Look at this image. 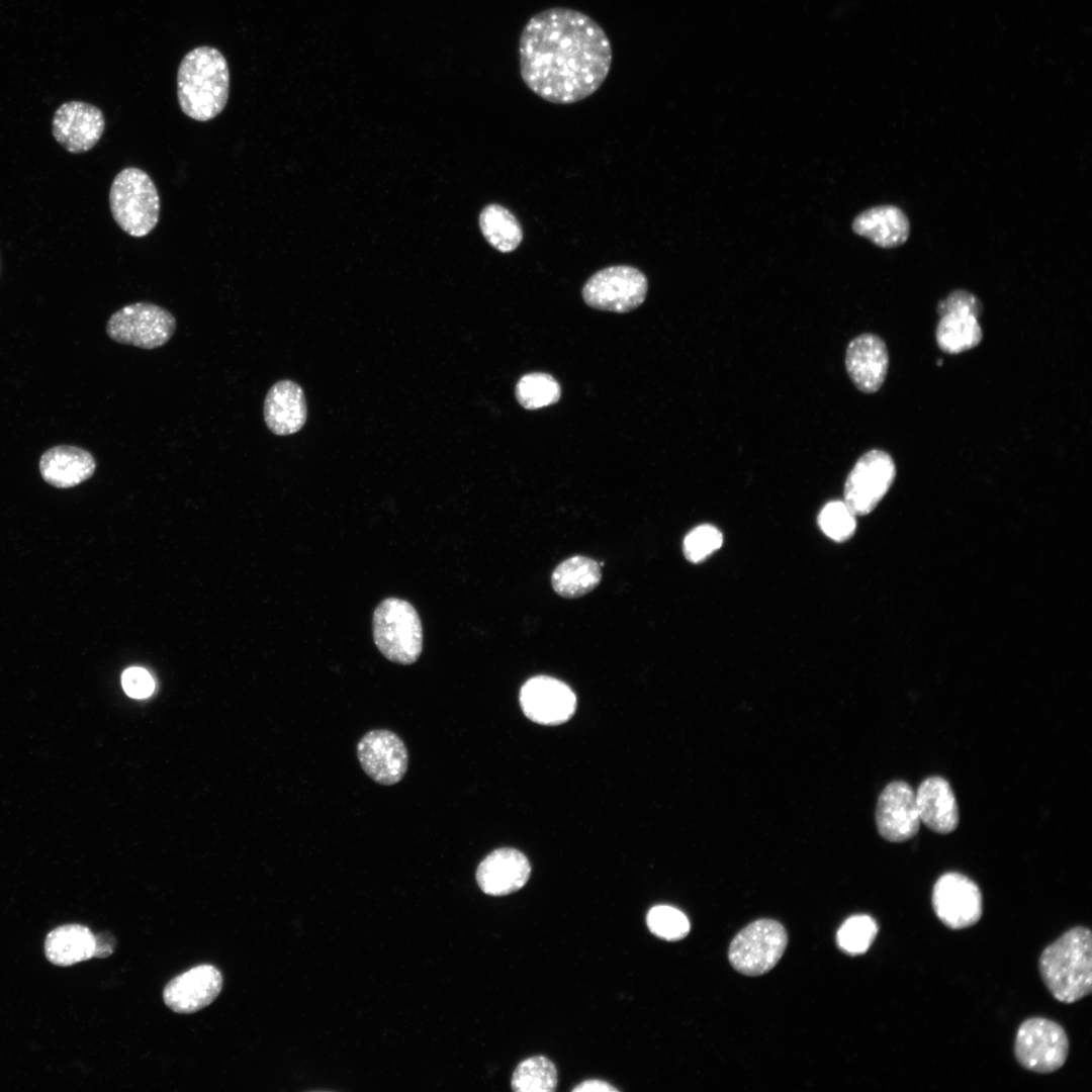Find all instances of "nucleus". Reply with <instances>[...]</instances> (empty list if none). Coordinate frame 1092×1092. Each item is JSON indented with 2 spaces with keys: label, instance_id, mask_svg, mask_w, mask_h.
<instances>
[{
  "label": "nucleus",
  "instance_id": "17",
  "mask_svg": "<svg viewBox=\"0 0 1092 1092\" xmlns=\"http://www.w3.org/2000/svg\"><path fill=\"white\" fill-rule=\"evenodd\" d=\"M845 368L858 390L864 393L878 391L889 368V353L885 342L871 333L855 337L846 348Z\"/></svg>",
  "mask_w": 1092,
  "mask_h": 1092
},
{
  "label": "nucleus",
  "instance_id": "32",
  "mask_svg": "<svg viewBox=\"0 0 1092 1092\" xmlns=\"http://www.w3.org/2000/svg\"><path fill=\"white\" fill-rule=\"evenodd\" d=\"M722 543V533L716 527L700 525L686 535L682 551L690 562L700 563L719 549Z\"/></svg>",
  "mask_w": 1092,
  "mask_h": 1092
},
{
  "label": "nucleus",
  "instance_id": "24",
  "mask_svg": "<svg viewBox=\"0 0 1092 1092\" xmlns=\"http://www.w3.org/2000/svg\"><path fill=\"white\" fill-rule=\"evenodd\" d=\"M602 579L601 565L585 556H572L556 566L552 587L565 599H576L595 589Z\"/></svg>",
  "mask_w": 1092,
  "mask_h": 1092
},
{
  "label": "nucleus",
  "instance_id": "19",
  "mask_svg": "<svg viewBox=\"0 0 1092 1092\" xmlns=\"http://www.w3.org/2000/svg\"><path fill=\"white\" fill-rule=\"evenodd\" d=\"M268 429L277 436H287L302 429L307 418L305 394L301 386L283 379L271 386L263 407Z\"/></svg>",
  "mask_w": 1092,
  "mask_h": 1092
},
{
  "label": "nucleus",
  "instance_id": "20",
  "mask_svg": "<svg viewBox=\"0 0 1092 1092\" xmlns=\"http://www.w3.org/2000/svg\"><path fill=\"white\" fill-rule=\"evenodd\" d=\"M93 455L77 446L58 445L43 452L39 472L43 480L57 488H69L88 480L95 472Z\"/></svg>",
  "mask_w": 1092,
  "mask_h": 1092
},
{
  "label": "nucleus",
  "instance_id": "10",
  "mask_svg": "<svg viewBox=\"0 0 1092 1092\" xmlns=\"http://www.w3.org/2000/svg\"><path fill=\"white\" fill-rule=\"evenodd\" d=\"M896 465L889 453L872 449L861 455L847 475L843 502L855 516L870 514L890 489Z\"/></svg>",
  "mask_w": 1092,
  "mask_h": 1092
},
{
  "label": "nucleus",
  "instance_id": "23",
  "mask_svg": "<svg viewBox=\"0 0 1092 1092\" xmlns=\"http://www.w3.org/2000/svg\"><path fill=\"white\" fill-rule=\"evenodd\" d=\"M96 935L85 925L64 924L51 930L44 940L50 963L69 967L96 957Z\"/></svg>",
  "mask_w": 1092,
  "mask_h": 1092
},
{
  "label": "nucleus",
  "instance_id": "31",
  "mask_svg": "<svg viewBox=\"0 0 1092 1092\" xmlns=\"http://www.w3.org/2000/svg\"><path fill=\"white\" fill-rule=\"evenodd\" d=\"M818 525L830 539L843 542L855 532V515L843 500H831L820 511Z\"/></svg>",
  "mask_w": 1092,
  "mask_h": 1092
},
{
  "label": "nucleus",
  "instance_id": "18",
  "mask_svg": "<svg viewBox=\"0 0 1092 1092\" xmlns=\"http://www.w3.org/2000/svg\"><path fill=\"white\" fill-rule=\"evenodd\" d=\"M531 874L524 853L515 848H497L478 864L476 881L483 893L505 896L523 888Z\"/></svg>",
  "mask_w": 1092,
  "mask_h": 1092
},
{
  "label": "nucleus",
  "instance_id": "8",
  "mask_svg": "<svg viewBox=\"0 0 1092 1092\" xmlns=\"http://www.w3.org/2000/svg\"><path fill=\"white\" fill-rule=\"evenodd\" d=\"M647 290L648 281L641 270L613 265L594 273L584 283L581 295L592 308L624 313L639 307Z\"/></svg>",
  "mask_w": 1092,
  "mask_h": 1092
},
{
  "label": "nucleus",
  "instance_id": "3",
  "mask_svg": "<svg viewBox=\"0 0 1092 1092\" xmlns=\"http://www.w3.org/2000/svg\"><path fill=\"white\" fill-rule=\"evenodd\" d=\"M1038 969L1055 999L1074 1003L1092 990V936L1088 928L1074 927L1040 954Z\"/></svg>",
  "mask_w": 1092,
  "mask_h": 1092
},
{
  "label": "nucleus",
  "instance_id": "35",
  "mask_svg": "<svg viewBox=\"0 0 1092 1092\" xmlns=\"http://www.w3.org/2000/svg\"><path fill=\"white\" fill-rule=\"evenodd\" d=\"M96 940L97 945L95 958H106L113 952L116 940L110 932H101L97 934Z\"/></svg>",
  "mask_w": 1092,
  "mask_h": 1092
},
{
  "label": "nucleus",
  "instance_id": "16",
  "mask_svg": "<svg viewBox=\"0 0 1092 1092\" xmlns=\"http://www.w3.org/2000/svg\"><path fill=\"white\" fill-rule=\"evenodd\" d=\"M222 988L221 973L199 965L173 978L164 988L165 1004L176 1013H193L209 1005Z\"/></svg>",
  "mask_w": 1092,
  "mask_h": 1092
},
{
  "label": "nucleus",
  "instance_id": "1",
  "mask_svg": "<svg viewBox=\"0 0 1092 1092\" xmlns=\"http://www.w3.org/2000/svg\"><path fill=\"white\" fill-rule=\"evenodd\" d=\"M520 74L542 99L570 104L593 95L611 70L613 52L603 27L587 14L566 7L539 11L519 38Z\"/></svg>",
  "mask_w": 1092,
  "mask_h": 1092
},
{
  "label": "nucleus",
  "instance_id": "36",
  "mask_svg": "<svg viewBox=\"0 0 1092 1092\" xmlns=\"http://www.w3.org/2000/svg\"><path fill=\"white\" fill-rule=\"evenodd\" d=\"M573 1092H617L618 1089L602 1080H587L572 1089Z\"/></svg>",
  "mask_w": 1092,
  "mask_h": 1092
},
{
  "label": "nucleus",
  "instance_id": "7",
  "mask_svg": "<svg viewBox=\"0 0 1092 1092\" xmlns=\"http://www.w3.org/2000/svg\"><path fill=\"white\" fill-rule=\"evenodd\" d=\"M175 330L174 315L151 302L124 305L106 324V334L114 342L148 350L165 345Z\"/></svg>",
  "mask_w": 1092,
  "mask_h": 1092
},
{
  "label": "nucleus",
  "instance_id": "27",
  "mask_svg": "<svg viewBox=\"0 0 1092 1092\" xmlns=\"http://www.w3.org/2000/svg\"><path fill=\"white\" fill-rule=\"evenodd\" d=\"M511 1084L516 1092H553L557 1086V1071L548 1058L534 1056L517 1066Z\"/></svg>",
  "mask_w": 1092,
  "mask_h": 1092
},
{
  "label": "nucleus",
  "instance_id": "34",
  "mask_svg": "<svg viewBox=\"0 0 1092 1092\" xmlns=\"http://www.w3.org/2000/svg\"><path fill=\"white\" fill-rule=\"evenodd\" d=\"M121 684L124 692L135 699L149 697L155 689L153 677L146 669L141 667H130L124 670Z\"/></svg>",
  "mask_w": 1092,
  "mask_h": 1092
},
{
  "label": "nucleus",
  "instance_id": "11",
  "mask_svg": "<svg viewBox=\"0 0 1092 1092\" xmlns=\"http://www.w3.org/2000/svg\"><path fill=\"white\" fill-rule=\"evenodd\" d=\"M931 902L936 917L954 930L973 926L983 912L978 885L967 876L954 872L945 873L937 879Z\"/></svg>",
  "mask_w": 1092,
  "mask_h": 1092
},
{
  "label": "nucleus",
  "instance_id": "26",
  "mask_svg": "<svg viewBox=\"0 0 1092 1092\" xmlns=\"http://www.w3.org/2000/svg\"><path fill=\"white\" fill-rule=\"evenodd\" d=\"M479 228L487 243L502 253L515 251L523 241V229L517 217L497 203L486 205L479 214Z\"/></svg>",
  "mask_w": 1092,
  "mask_h": 1092
},
{
  "label": "nucleus",
  "instance_id": "4",
  "mask_svg": "<svg viewBox=\"0 0 1092 1092\" xmlns=\"http://www.w3.org/2000/svg\"><path fill=\"white\" fill-rule=\"evenodd\" d=\"M109 206L117 225L134 238L146 237L159 221L158 189L150 175L136 167L116 174L110 186Z\"/></svg>",
  "mask_w": 1092,
  "mask_h": 1092
},
{
  "label": "nucleus",
  "instance_id": "21",
  "mask_svg": "<svg viewBox=\"0 0 1092 1092\" xmlns=\"http://www.w3.org/2000/svg\"><path fill=\"white\" fill-rule=\"evenodd\" d=\"M920 821L936 833L952 832L959 824V808L949 783L937 776L925 779L915 792Z\"/></svg>",
  "mask_w": 1092,
  "mask_h": 1092
},
{
  "label": "nucleus",
  "instance_id": "28",
  "mask_svg": "<svg viewBox=\"0 0 1092 1092\" xmlns=\"http://www.w3.org/2000/svg\"><path fill=\"white\" fill-rule=\"evenodd\" d=\"M516 398L527 410H538L557 402L561 388L557 380L544 372L522 376L516 385Z\"/></svg>",
  "mask_w": 1092,
  "mask_h": 1092
},
{
  "label": "nucleus",
  "instance_id": "15",
  "mask_svg": "<svg viewBox=\"0 0 1092 1092\" xmlns=\"http://www.w3.org/2000/svg\"><path fill=\"white\" fill-rule=\"evenodd\" d=\"M875 819L879 834L890 842L914 837L921 821L912 787L903 781L888 784L878 798Z\"/></svg>",
  "mask_w": 1092,
  "mask_h": 1092
},
{
  "label": "nucleus",
  "instance_id": "22",
  "mask_svg": "<svg viewBox=\"0 0 1092 1092\" xmlns=\"http://www.w3.org/2000/svg\"><path fill=\"white\" fill-rule=\"evenodd\" d=\"M853 232L882 248H895L909 237L906 214L894 205H879L859 213L852 222Z\"/></svg>",
  "mask_w": 1092,
  "mask_h": 1092
},
{
  "label": "nucleus",
  "instance_id": "14",
  "mask_svg": "<svg viewBox=\"0 0 1092 1092\" xmlns=\"http://www.w3.org/2000/svg\"><path fill=\"white\" fill-rule=\"evenodd\" d=\"M524 714L543 725H558L571 718L576 707L572 690L563 681L547 675L527 680L520 692Z\"/></svg>",
  "mask_w": 1092,
  "mask_h": 1092
},
{
  "label": "nucleus",
  "instance_id": "9",
  "mask_svg": "<svg viewBox=\"0 0 1092 1092\" xmlns=\"http://www.w3.org/2000/svg\"><path fill=\"white\" fill-rule=\"evenodd\" d=\"M1014 1054L1024 1069L1041 1074L1053 1073L1062 1068L1067 1060L1069 1039L1057 1022L1032 1017L1018 1027Z\"/></svg>",
  "mask_w": 1092,
  "mask_h": 1092
},
{
  "label": "nucleus",
  "instance_id": "25",
  "mask_svg": "<svg viewBox=\"0 0 1092 1092\" xmlns=\"http://www.w3.org/2000/svg\"><path fill=\"white\" fill-rule=\"evenodd\" d=\"M935 337L941 351L959 354L977 347L982 341L983 332L975 314L949 311L940 315Z\"/></svg>",
  "mask_w": 1092,
  "mask_h": 1092
},
{
  "label": "nucleus",
  "instance_id": "5",
  "mask_svg": "<svg viewBox=\"0 0 1092 1092\" xmlns=\"http://www.w3.org/2000/svg\"><path fill=\"white\" fill-rule=\"evenodd\" d=\"M373 637L378 650L388 660L412 664L423 649V630L415 607L399 598H387L373 614Z\"/></svg>",
  "mask_w": 1092,
  "mask_h": 1092
},
{
  "label": "nucleus",
  "instance_id": "12",
  "mask_svg": "<svg viewBox=\"0 0 1092 1092\" xmlns=\"http://www.w3.org/2000/svg\"><path fill=\"white\" fill-rule=\"evenodd\" d=\"M105 129L100 108L84 101L61 104L52 119L54 139L69 153L82 154L99 142Z\"/></svg>",
  "mask_w": 1092,
  "mask_h": 1092
},
{
  "label": "nucleus",
  "instance_id": "6",
  "mask_svg": "<svg viewBox=\"0 0 1092 1092\" xmlns=\"http://www.w3.org/2000/svg\"><path fill=\"white\" fill-rule=\"evenodd\" d=\"M788 944L785 927L774 919H758L740 930L730 943L728 958L737 972L760 976L769 972Z\"/></svg>",
  "mask_w": 1092,
  "mask_h": 1092
},
{
  "label": "nucleus",
  "instance_id": "29",
  "mask_svg": "<svg viewBox=\"0 0 1092 1092\" xmlns=\"http://www.w3.org/2000/svg\"><path fill=\"white\" fill-rule=\"evenodd\" d=\"M878 933L875 919L869 915H853L846 919L837 931L839 948L851 956L864 953Z\"/></svg>",
  "mask_w": 1092,
  "mask_h": 1092
},
{
  "label": "nucleus",
  "instance_id": "33",
  "mask_svg": "<svg viewBox=\"0 0 1092 1092\" xmlns=\"http://www.w3.org/2000/svg\"><path fill=\"white\" fill-rule=\"evenodd\" d=\"M983 305L979 298L967 290H954L944 299L938 302L937 312L940 315L949 311H967L980 316Z\"/></svg>",
  "mask_w": 1092,
  "mask_h": 1092
},
{
  "label": "nucleus",
  "instance_id": "30",
  "mask_svg": "<svg viewBox=\"0 0 1092 1092\" xmlns=\"http://www.w3.org/2000/svg\"><path fill=\"white\" fill-rule=\"evenodd\" d=\"M649 930L665 940H679L690 932L688 917L678 909L668 905L652 907L646 917Z\"/></svg>",
  "mask_w": 1092,
  "mask_h": 1092
},
{
  "label": "nucleus",
  "instance_id": "13",
  "mask_svg": "<svg viewBox=\"0 0 1092 1092\" xmlns=\"http://www.w3.org/2000/svg\"><path fill=\"white\" fill-rule=\"evenodd\" d=\"M357 756L363 770L383 786L398 783L407 769V749L389 730L377 729L364 734L357 745Z\"/></svg>",
  "mask_w": 1092,
  "mask_h": 1092
},
{
  "label": "nucleus",
  "instance_id": "2",
  "mask_svg": "<svg viewBox=\"0 0 1092 1092\" xmlns=\"http://www.w3.org/2000/svg\"><path fill=\"white\" fill-rule=\"evenodd\" d=\"M230 71L223 55L212 47H197L186 54L177 73V97L182 112L208 121L225 107Z\"/></svg>",
  "mask_w": 1092,
  "mask_h": 1092
}]
</instances>
